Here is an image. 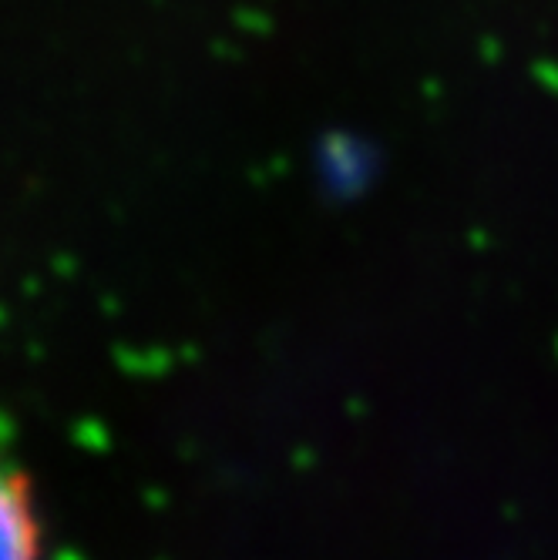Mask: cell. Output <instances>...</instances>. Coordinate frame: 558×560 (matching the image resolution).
I'll return each instance as SVG.
<instances>
[{
    "label": "cell",
    "instance_id": "1",
    "mask_svg": "<svg viewBox=\"0 0 558 560\" xmlns=\"http://www.w3.org/2000/svg\"><path fill=\"white\" fill-rule=\"evenodd\" d=\"M0 560H47L37 490L4 440H0Z\"/></svg>",
    "mask_w": 558,
    "mask_h": 560
}]
</instances>
